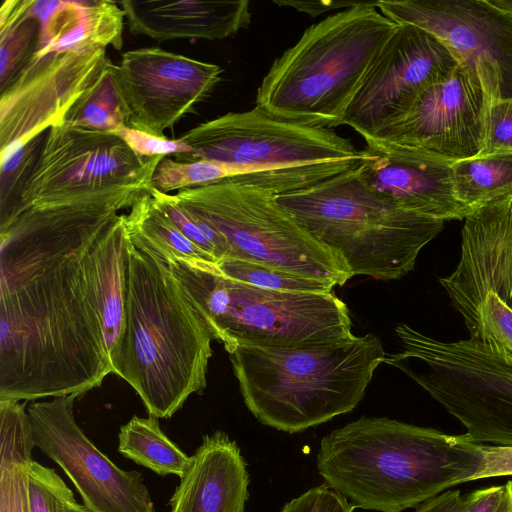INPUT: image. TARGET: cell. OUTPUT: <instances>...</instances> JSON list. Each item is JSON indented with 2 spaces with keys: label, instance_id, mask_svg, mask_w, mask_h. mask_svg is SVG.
Masks as SVG:
<instances>
[{
  "label": "cell",
  "instance_id": "1",
  "mask_svg": "<svg viewBox=\"0 0 512 512\" xmlns=\"http://www.w3.org/2000/svg\"><path fill=\"white\" fill-rule=\"evenodd\" d=\"M150 187L143 178L32 206L0 227V401L80 396L112 373L89 251Z\"/></svg>",
  "mask_w": 512,
  "mask_h": 512
},
{
  "label": "cell",
  "instance_id": "2",
  "mask_svg": "<svg viewBox=\"0 0 512 512\" xmlns=\"http://www.w3.org/2000/svg\"><path fill=\"white\" fill-rule=\"evenodd\" d=\"M481 444L387 417H361L325 435L316 457L325 484L355 508L402 512L473 481Z\"/></svg>",
  "mask_w": 512,
  "mask_h": 512
},
{
  "label": "cell",
  "instance_id": "3",
  "mask_svg": "<svg viewBox=\"0 0 512 512\" xmlns=\"http://www.w3.org/2000/svg\"><path fill=\"white\" fill-rule=\"evenodd\" d=\"M212 333L166 263L126 244L125 312L109 355L112 373L149 415L170 418L206 387Z\"/></svg>",
  "mask_w": 512,
  "mask_h": 512
},
{
  "label": "cell",
  "instance_id": "4",
  "mask_svg": "<svg viewBox=\"0 0 512 512\" xmlns=\"http://www.w3.org/2000/svg\"><path fill=\"white\" fill-rule=\"evenodd\" d=\"M229 355L248 410L293 434L352 411L386 353L366 334L298 348L239 347Z\"/></svg>",
  "mask_w": 512,
  "mask_h": 512
},
{
  "label": "cell",
  "instance_id": "5",
  "mask_svg": "<svg viewBox=\"0 0 512 512\" xmlns=\"http://www.w3.org/2000/svg\"><path fill=\"white\" fill-rule=\"evenodd\" d=\"M399 24L377 1L329 15L276 58L256 93V106L298 123L332 129L346 112L381 48Z\"/></svg>",
  "mask_w": 512,
  "mask_h": 512
},
{
  "label": "cell",
  "instance_id": "6",
  "mask_svg": "<svg viewBox=\"0 0 512 512\" xmlns=\"http://www.w3.org/2000/svg\"><path fill=\"white\" fill-rule=\"evenodd\" d=\"M358 167L278 195L276 202L314 239L338 253L352 276L400 279L413 270L419 252L444 221L396 205L371 188Z\"/></svg>",
  "mask_w": 512,
  "mask_h": 512
},
{
  "label": "cell",
  "instance_id": "7",
  "mask_svg": "<svg viewBox=\"0 0 512 512\" xmlns=\"http://www.w3.org/2000/svg\"><path fill=\"white\" fill-rule=\"evenodd\" d=\"M178 139L190 152L177 161L230 164L226 181L276 196L355 169L363 158L362 150L333 129L281 119L257 106L203 122Z\"/></svg>",
  "mask_w": 512,
  "mask_h": 512
},
{
  "label": "cell",
  "instance_id": "8",
  "mask_svg": "<svg viewBox=\"0 0 512 512\" xmlns=\"http://www.w3.org/2000/svg\"><path fill=\"white\" fill-rule=\"evenodd\" d=\"M231 354L239 347L298 348L351 337L347 305L333 292L264 289L222 275L211 262H164Z\"/></svg>",
  "mask_w": 512,
  "mask_h": 512
},
{
  "label": "cell",
  "instance_id": "9",
  "mask_svg": "<svg viewBox=\"0 0 512 512\" xmlns=\"http://www.w3.org/2000/svg\"><path fill=\"white\" fill-rule=\"evenodd\" d=\"M395 331L403 350L383 363L428 392L472 441L512 447V353L470 338L437 340L406 324Z\"/></svg>",
  "mask_w": 512,
  "mask_h": 512
},
{
  "label": "cell",
  "instance_id": "10",
  "mask_svg": "<svg viewBox=\"0 0 512 512\" xmlns=\"http://www.w3.org/2000/svg\"><path fill=\"white\" fill-rule=\"evenodd\" d=\"M193 217L223 237L229 257L344 285V259L314 239L276 202L272 192L226 180L174 194Z\"/></svg>",
  "mask_w": 512,
  "mask_h": 512
},
{
  "label": "cell",
  "instance_id": "11",
  "mask_svg": "<svg viewBox=\"0 0 512 512\" xmlns=\"http://www.w3.org/2000/svg\"><path fill=\"white\" fill-rule=\"evenodd\" d=\"M164 157H140L113 133L53 126L41 138L14 198L1 210L0 227L32 206L150 177Z\"/></svg>",
  "mask_w": 512,
  "mask_h": 512
},
{
  "label": "cell",
  "instance_id": "12",
  "mask_svg": "<svg viewBox=\"0 0 512 512\" xmlns=\"http://www.w3.org/2000/svg\"><path fill=\"white\" fill-rule=\"evenodd\" d=\"M439 281L470 339L512 353V197L464 218L459 262Z\"/></svg>",
  "mask_w": 512,
  "mask_h": 512
},
{
  "label": "cell",
  "instance_id": "13",
  "mask_svg": "<svg viewBox=\"0 0 512 512\" xmlns=\"http://www.w3.org/2000/svg\"><path fill=\"white\" fill-rule=\"evenodd\" d=\"M77 394L32 403L33 444L71 480L92 512H155L140 473L119 468L84 434L75 420Z\"/></svg>",
  "mask_w": 512,
  "mask_h": 512
},
{
  "label": "cell",
  "instance_id": "14",
  "mask_svg": "<svg viewBox=\"0 0 512 512\" xmlns=\"http://www.w3.org/2000/svg\"><path fill=\"white\" fill-rule=\"evenodd\" d=\"M377 8L436 36L477 71L491 101L512 99L511 14L490 0H378Z\"/></svg>",
  "mask_w": 512,
  "mask_h": 512
},
{
  "label": "cell",
  "instance_id": "15",
  "mask_svg": "<svg viewBox=\"0 0 512 512\" xmlns=\"http://www.w3.org/2000/svg\"><path fill=\"white\" fill-rule=\"evenodd\" d=\"M109 62L106 49L32 56L1 90L0 161L65 123L72 106Z\"/></svg>",
  "mask_w": 512,
  "mask_h": 512
},
{
  "label": "cell",
  "instance_id": "16",
  "mask_svg": "<svg viewBox=\"0 0 512 512\" xmlns=\"http://www.w3.org/2000/svg\"><path fill=\"white\" fill-rule=\"evenodd\" d=\"M460 63L433 34L412 24H399L371 65L344 124L365 140L371 139Z\"/></svg>",
  "mask_w": 512,
  "mask_h": 512
},
{
  "label": "cell",
  "instance_id": "17",
  "mask_svg": "<svg viewBox=\"0 0 512 512\" xmlns=\"http://www.w3.org/2000/svg\"><path fill=\"white\" fill-rule=\"evenodd\" d=\"M490 101L477 71L461 62L368 140L416 149L452 163L473 158L484 147Z\"/></svg>",
  "mask_w": 512,
  "mask_h": 512
},
{
  "label": "cell",
  "instance_id": "18",
  "mask_svg": "<svg viewBox=\"0 0 512 512\" xmlns=\"http://www.w3.org/2000/svg\"><path fill=\"white\" fill-rule=\"evenodd\" d=\"M222 68L158 47L128 50L115 65L127 126L165 137L221 81Z\"/></svg>",
  "mask_w": 512,
  "mask_h": 512
},
{
  "label": "cell",
  "instance_id": "19",
  "mask_svg": "<svg viewBox=\"0 0 512 512\" xmlns=\"http://www.w3.org/2000/svg\"><path fill=\"white\" fill-rule=\"evenodd\" d=\"M362 155L363 179L401 208L443 221L471 213L456 197L452 162L375 140H366Z\"/></svg>",
  "mask_w": 512,
  "mask_h": 512
},
{
  "label": "cell",
  "instance_id": "20",
  "mask_svg": "<svg viewBox=\"0 0 512 512\" xmlns=\"http://www.w3.org/2000/svg\"><path fill=\"white\" fill-rule=\"evenodd\" d=\"M249 474L237 443L224 431L206 434L180 477L170 512H244Z\"/></svg>",
  "mask_w": 512,
  "mask_h": 512
},
{
  "label": "cell",
  "instance_id": "21",
  "mask_svg": "<svg viewBox=\"0 0 512 512\" xmlns=\"http://www.w3.org/2000/svg\"><path fill=\"white\" fill-rule=\"evenodd\" d=\"M21 17L39 22L34 57L123 46L125 13L113 1L22 0Z\"/></svg>",
  "mask_w": 512,
  "mask_h": 512
},
{
  "label": "cell",
  "instance_id": "22",
  "mask_svg": "<svg viewBox=\"0 0 512 512\" xmlns=\"http://www.w3.org/2000/svg\"><path fill=\"white\" fill-rule=\"evenodd\" d=\"M129 30L158 42L175 39L222 40L251 22L250 2L125 0L118 2Z\"/></svg>",
  "mask_w": 512,
  "mask_h": 512
},
{
  "label": "cell",
  "instance_id": "23",
  "mask_svg": "<svg viewBox=\"0 0 512 512\" xmlns=\"http://www.w3.org/2000/svg\"><path fill=\"white\" fill-rule=\"evenodd\" d=\"M126 244L125 214H119L98 234L88 256V269L108 356L124 322Z\"/></svg>",
  "mask_w": 512,
  "mask_h": 512
},
{
  "label": "cell",
  "instance_id": "24",
  "mask_svg": "<svg viewBox=\"0 0 512 512\" xmlns=\"http://www.w3.org/2000/svg\"><path fill=\"white\" fill-rule=\"evenodd\" d=\"M34 447L25 404L0 401V512H29L27 469Z\"/></svg>",
  "mask_w": 512,
  "mask_h": 512
},
{
  "label": "cell",
  "instance_id": "25",
  "mask_svg": "<svg viewBox=\"0 0 512 512\" xmlns=\"http://www.w3.org/2000/svg\"><path fill=\"white\" fill-rule=\"evenodd\" d=\"M150 190V189H149ZM128 237L139 248L161 261L188 259L217 260L190 241L152 202L149 191L142 194L125 214Z\"/></svg>",
  "mask_w": 512,
  "mask_h": 512
},
{
  "label": "cell",
  "instance_id": "26",
  "mask_svg": "<svg viewBox=\"0 0 512 512\" xmlns=\"http://www.w3.org/2000/svg\"><path fill=\"white\" fill-rule=\"evenodd\" d=\"M457 199L471 212L512 197V153L478 155L452 163Z\"/></svg>",
  "mask_w": 512,
  "mask_h": 512
},
{
  "label": "cell",
  "instance_id": "27",
  "mask_svg": "<svg viewBox=\"0 0 512 512\" xmlns=\"http://www.w3.org/2000/svg\"><path fill=\"white\" fill-rule=\"evenodd\" d=\"M118 451L160 476L172 474L180 478L191 461V456L162 431L158 418L151 415L134 416L120 427Z\"/></svg>",
  "mask_w": 512,
  "mask_h": 512
},
{
  "label": "cell",
  "instance_id": "28",
  "mask_svg": "<svg viewBox=\"0 0 512 512\" xmlns=\"http://www.w3.org/2000/svg\"><path fill=\"white\" fill-rule=\"evenodd\" d=\"M125 107L115 79V64L106 65L97 82L68 112L65 124L112 133L127 126Z\"/></svg>",
  "mask_w": 512,
  "mask_h": 512
},
{
  "label": "cell",
  "instance_id": "29",
  "mask_svg": "<svg viewBox=\"0 0 512 512\" xmlns=\"http://www.w3.org/2000/svg\"><path fill=\"white\" fill-rule=\"evenodd\" d=\"M216 266L218 271L227 278L264 289L284 292L328 293L333 292L335 287L333 283L328 281L301 276L240 259L226 258L219 261Z\"/></svg>",
  "mask_w": 512,
  "mask_h": 512
},
{
  "label": "cell",
  "instance_id": "30",
  "mask_svg": "<svg viewBox=\"0 0 512 512\" xmlns=\"http://www.w3.org/2000/svg\"><path fill=\"white\" fill-rule=\"evenodd\" d=\"M0 88L4 89L34 55L39 22L24 18L18 9L0 25Z\"/></svg>",
  "mask_w": 512,
  "mask_h": 512
},
{
  "label": "cell",
  "instance_id": "31",
  "mask_svg": "<svg viewBox=\"0 0 512 512\" xmlns=\"http://www.w3.org/2000/svg\"><path fill=\"white\" fill-rule=\"evenodd\" d=\"M29 512H67L76 500L54 469L31 460L27 469Z\"/></svg>",
  "mask_w": 512,
  "mask_h": 512
},
{
  "label": "cell",
  "instance_id": "32",
  "mask_svg": "<svg viewBox=\"0 0 512 512\" xmlns=\"http://www.w3.org/2000/svg\"><path fill=\"white\" fill-rule=\"evenodd\" d=\"M149 194L153 204L172 221L183 235L216 259L214 249L205 235L206 225L204 223L188 213L177 202L174 194L164 193L153 187L150 188Z\"/></svg>",
  "mask_w": 512,
  "mask_h": 512
},
{
  "label": "cell",
  "instance_id": "33",
  "mask_svg": "<svg viewBox=\"0 0 512 512\" xmlns=\"http://www.w3.org/2000/svg\"><path fill=\"white\" fill-rule=\"evenodd\" d=\"M512 153V99L490 101L480 155Z\"/></svg>",
  "mask_w": 512,
  "mask_h": 512
},
{
  "label": "cell",
  "instance_id": "34",
  "mask_svg": "<svg viewBox=\"0 0 512 512\" xmlns=\"http://www.w3.org/2000/svg\"><path fill=\"white\" fill-rule=\"evenodd\" d=\"M112 133L140 157L173 155L177 159L190 152L189 147L179 139L169 140L128 126Z\"/></svg>",
  "mask_w": 512,
  "mask_h": 512
},
{
  "label": "cell",
  "instance_id": "35",
  "mask_svg": "<svg viewBox=\"0 0 512 512\" xmlns=\"http://www.w3.org/2000/svg\"><path fill=\"white\" fill-rule=\"evenodd\" d=\"M355 507L326 484L287 502L280 512H353Z\"/></svg>",
  "mask_w": 512,
  "mask_h": 512
},
{
  "label": "cell",
  "instance_id": "36",
  "mask_svg": "<svg viewBox=\"0 0 512 512\" xmlns=\"http://www.w3.org/2000/svg\"><path fill=\"white\" fill-rule=\"evenodd\" d=\"M512 475V447L481 444V460L473 481Z\"/></svg>",
  "mask_w": 512,
  "mask_h": 512
},
{
  "label": "cell",
  "instance_id": "37",
  "mask_svg": "<svg viewBox=\"0 0 512 512\" xmlns=\"http://www.w3.org/2000/svg\"><path fill=\"white\" fill-rule=\"evenodd\" d=\"M469 504V495L460 490H447L416 508V512H465Z\"/></svg>",
  "mask_w": 512,
  "mask_h": 512
},
{
  "label": "cell",
  "instance_id": "38",
  "mask_svg": "<svg viewBox=\"0 0 512 512\" xmlns=\"http://www.w3.org/2000/svg\"><path fill=\"white\" fill-rule=\"evenodd\" d=\"M502 490L503 485H499L477 489L468 493L469 504L465 512H495Z\"/></svg>",
  "mask_w": 512,
  "mask_h": 512
},
{
  "label": "cell",
  "instance_id": "39",
  "mask_svg": "<svg viewBox=\"0 0 512 512\" xmlns=\"http://www.w3.org/2000/svg\"><path fill=\"white\" fill-rule=\"evenodd\" d=\"M280 6H290L298 11L309 14L312 17L319 16L334 9H348L361 4L362 2L353 1H273Z\"/></svg>",
  "mask_w": 512,
  "mask_h": 512
},
{
  "label": "cell",
  "instance_id": "40",
  "mask_svg": "<svg viewBox=\"0 0 512 512\" xmlns=\"http://www.w3.org/2000/svg\"><path fill=\"white\" fill-rule=\"evenodd\" d=\"M495 512H512V481L503 484L502 494Z\"/></svg>",
  "mask_w": 512,
  "mask_h": 512
},
{
  "label": "cell",
  "instance_id": "41",
  "mask_svg": "<svg viewBox=\"0 0 512 512\" xmlns=\"http://www.w3.org/2000/svg\"><path fill=\"white\" fill-rule=\"evenodd\" d=\"M497 8L512 15V0H490Z\"/></svg>",
  "mask_w": 512,
  "mask_h": 512
},
{
  "label": "cell",
  "instance_id": "42",
  "mask_svg": "<svg viewBox=\"0 0 512 512\" xmlns=\"http://www.w3.org/2000/svg\"><path fill=\"white\" fill-rule=\"evenodd\" d=\"M67 512H92L88 508H86L84 505L78 504L76 501L72 503Z\"/></svg>",
  "mask_w": 512,
  "mask_h": 512
}]
</instances>
